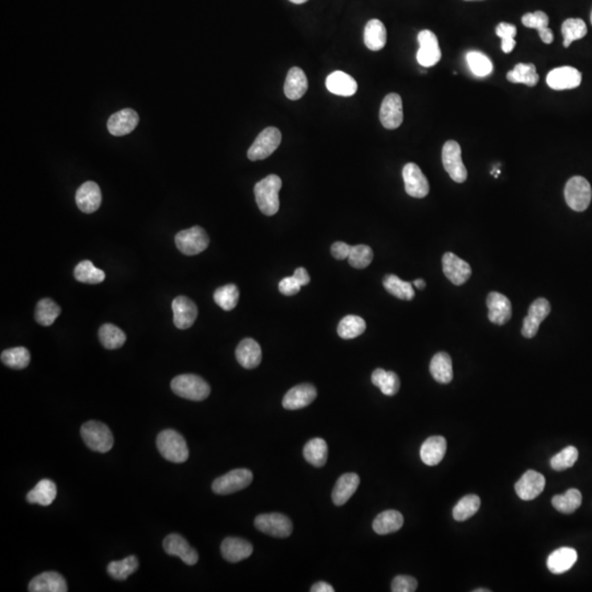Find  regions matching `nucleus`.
<instances>
[{"mask_svg":"<svg viewBox=\"0 0 592 592\" xmlns=\"http://www.w3.org/2000/svg\"><path fill=\"white\" fill-rule=\"evenodd\" d=\"M282 180L277 174H269L258 182L254 189L256 202L264 215L272 216L278 213L280 208L279 191Z\"/></svg>","mask_w":592,"mask_h":592,"instance_id":"nucleus-1","label":"nucleus"},{"mask_svg":"<svg viewBox=\"0 0 592 592\" xmlns=\"http://www.w3.org/2000/svg\"><path fill=\"white\" fill-rule=\"evenodd\" d=\"M157 449L162 458L176 464L186 462L189 458V448L186 439L172 429H167L157 437Z\"/></svg>","mask_w":592,"mask_h":592,"instance_id":"nucleus-2","label":"nucleus"},{"mask_svg":"<svg viewBox=\"0 0 592 592\" xmlns=\"http://www.w3.org/2000/svg\"><path fill=\"white\" fill-rule=\"evenodd\" d=\"M172 392L189 401H202L208 398L211 387L202 377L194 374H182L172 381Z\"/></svg>","mask_w":592,"mask_h":592,"instance_id":"nucleus-3","label":"nucleus"},{"mask_svg":"<svg viewBox=\"0 0 592 592\" xmlns=\"http://www.w3.org/2000/svg\"><path fill=\"white\" fill-rule=\"evenodd\" d=\"M81 434L83 442L95 452H109L114 444V439L110 429L100 421L91 420L83 424L81 426Z\"/></svg>","mask_w":592,"mask_h":592,"instance_id":"nucleus-4","label":"nucleus"},{"mask_svg":"<svg viewBox=\"0 0 592 592\" xmlns=\"http://www.w3.org/2000/svg\"><path fill=\"white\" fill-rule=\"evenodd\" d=\"M565 200L567 206L576 212H584L590 206L592 199L591 186L587 179L575 176L566 184Z\"/></svg>","mask_w":592,"mask_h":592,"instance_id":"nucleus-5","label":"nucleus"},{"mask_svg":"<svg viewBox=\"0 0 592 592\" xmlns=\"http://www.w3.org/2000/svg\"><path fill=\"white\" fill-rule=\"evenodd\" d=\"M177 248L184 255H199L208 247V234L200 226H194L189 230H182L174 237Z\"/></svg>","mask_w":592,"mask_h":592,"instance_id":"nucleus-6","label":"nucleus"},{"mask_svg":"<svg viewBox=\"0 0 592 592\" xmlns=\"http://www.w3.org/2000/svg\"><path fill=\"white\" fill-rule=\"evenodd\" d=\"M281 141V132L277 128L269 126L264 129L248 150V158L252 162L266 160L278 150Z\"/></svg>","mask_w":592,"mask_h":592,"instance_id":"nucleus-7","label":"nucleus"},{"mask_svg":"<svg viewBox=\"0 0 592 592\" xmlns=\"http://www.w3.org/2000/svg\"><path fill=\"white\" fill-rule=\"evenodd\" d=\"M442 162L453 182L463 184L468 179V170L462 160V150L456 141H448L443 145Z\"/></svg>","mask_w":592,"mask_h":592,"instance_id":"nucleus-8","label":"nucleus"},{"mask_svg":"<svg viewBox=\"0 0 592 592\" xmlns=\"http://www.w3.org/2000/svg\"><path fill=\"white\" fill-rule=\"evenodd\" d=\"M251 470L247 468H237L226 473L223 476L216 478L212 484V490L218 495H230L245 490L251 484Z\"/></svg>","mask_w":592,"mask_h":592,"instance_id":"nucleus-9","label":"nucleus"},{"mask_svg":"<svg viewBox=\"0 0 592 592\" xmlns=\"http://www.w3.org/2000/svg\"><path fill=\"white\" fill-rule=\"evenodd\" d=\"M255 526L262 533L274 538H288L293 531L291 520L281 514H260L255 519Z\"/></svg>","mask_w":592,"mask_h":592,"instance_id":"nucleus-10","label":"nucleus"},{"mask_svg":"<svg viewBox=\"0 0 592 592\" xmlns=\"http://www.w3.org/2000/svg\"><path fill=\"white\" fill-rule=\"evenodd\" d=\"M419 49L417 61L424 67H432L440 61L441 49L438 37L430 30H422L418 35Z\"/></svg>","mask_w":592,"mask_h":592,"instance_id":"nucleus-11","label":"nucleus"},{"mask_svg":"<svg viewBox=\"0 0 592 592\" xmlns=\"http://www.w3.org/2000/svg\"><path fill=\"white\" fill-rule=\"evenodd\" d=\"M404 120L403 101L397 93H389L385 97L379 110V121L387 130H396Z\"/></svg>","mask_w":592,"mask_h":592,"instance_id":"nucleus-12","label":"nucleus"},{"mask_svg":"<svg viewBox=\"0 0 592 592\" xmlns=\"http://www.w3.org/2000/svg\"><path fill=\"white\" fill-rule=\"evenodd\" d=\"M403 179L405 182V190L408 196L417 199H422L428 196L430 191L428 179L416 164L408 162L405 165L403 169Z\"/></svg>","mask_w":592,"mask_h":592,"instance_id":"nucleus-13","label":"nucleus"},{"mask_svg":"<svg viewBox=\"0 0 592 592\" xmlns=\"http://www.w3.org/2000/svg\"><path fill=\"white\" fill-rule=\"evenodd\" d=\"M551 313V304L546 299H538L528 309V316L522 326V336L530 338L535 337L542 321Z\"/></svg>","mask_w":592,"mask_h":592,"instance_id":"nucleus-14","label":"nucleus"},{"mask_svg":"<svg viewBox=\"0 0 592 592\" xmlns=\"http://www.w3.org/2000/svg\"><path fill=\"white\" fill-rule=\"evenodd\" d=\"M442 267L444 276L454 285L466 283L472 276V268L468 262L458 258L453 252H446L442 258Z\"/></svg>","mask_w":592,"mask_h":592,"instance_id":"nucleus-15","label":"nucleus"},{"mask_svg":"<svg viewBox=\"0 0 592 592\" xmlns=\"http://www.w3.org/2000/svg\"><path fill=\"white\" fill-rule=\"evenodd\" d=\"M581 78V73L578 69L563 66L550 71L546 77V83L554 90H567L579 87Z\"/></svg>","mask_w":592,"mask_h":592,"instance_id":"nucleus-16","label":"nucleus"},{"mask_svg":"<svg viewBox=\"0 0 592 592\" xmlns=\"http://www.w3.org/2000/svg\"><path fill=\"white\" fill-rule=\"evenodd\" d=\"M514 488L520 499L530 502L543 492L545 488V478L535 470H528L516 483Z\"/></svg>","mask_w":592,"mask_h":592,"instance_id":"nucleus-17","label":"nucleus"},{"mask_svg":"<svg viewBox=\"0 0 592 592\" xmlns=\"http://www.w3.org/2000/svg\"><path fill=\"white\" fill-rule=\"evenodd\" d=\"M164 550L168 555L178 556L187 565H196L199 560L198 552L179 534H169L164 540Z\"/></svg>","mask_w":592,"mask_h":592,"instance_id":"nucleus-18","label":"nucleus"},{"mask_svg":"<svg viewBox=\"0 0 592 592\" xmlns=\"http://www.w3.org/2000/svg\"><path fill=\"white\" fill-rule=\"evenodd\" d=\"M172 312L174 326L182 331L190 328L198 317V307L187 296H177L172 301Z\"/></svg>","mask_w":592,"mask_h":592,"instance_id":"nucleus-19","label":"nucleus"},{"mask_svg":"<svg viewBox=\"0 0 592 592\" xmlns=\"http://www.w3.org/2000/svg\"><path fill=\"white\" fill-rule=\"evenodd\" d=\"M488 319L495 325H504L511 319L512 306L509 299L498 292H492L487 297Z\"/></svg>","mask_w":592,"mask_h":592,"instance_id":"nucleus-20","label":"nucleus"},{"mask_svg":"<svg viewBox=\"0 0 592 592\" xmlns=\"http://www.w3.org/2000/svg\"><path fill=\"white\" fill-rule=\"evenodd\" d=\"M317 397V391L312 384H301L294 386L283 397L284 408L288 410H297L311 405Z\"/></svg>","mask_w":592,"mask_h":592,"instance_id":"nucleus-21","label":"nucleus"},{"mask_svg":"<svg viewBox=\"0 0 592 592\" xmlns=\"http://www.w3.org/2000/svg\"><path fill=\"white\" fill-rule=\"evenodd\" d=\"M102 194L98 184L87 182L79 187L76 192V203L83 213L90 214L100 208Z\"/></svg>","mask_w":592,"mask_h":592,"instance_id":"nucleus-22","label":"nucleus"},{"mask_svg":"<svg viewBox=\"0 0 592 592\" xmlns=\"http://www.w3.org/2000/svg\"><path fill=\"white\" fill-rule=\"evenodd\" d=\"M138 114L132 109H123L113 113L108 120V131L113 136H124L130 134L138 124Z\"/></svg>","mask_w":592,"mask_h":592,"instance_id":"nucleus-23","label":"nucleus"},{"mask_svg":"<svg viewBox=\"0 0 592 592\" xmlns=\"http://www.w3.org/2000/svg\"><path fill=\"white\" fill-rule=\"evenodd\" d=\"M66 580L57 572H45L33 578L29 584L30 592H66Z\"/></svg>","mask_w":592,"mask_h":592,"instance_id":"nucleus-24","label":"nucleus"},{"mask_svg":"<svg viewBox=\"0 0 592 592\" xmlns=\"http://www.w3.org/2000/svg\"><path fill=\"white\" fill-rule=\"evenodd\" d=\"M220 552L224 560L230 563H238L249 557L254 552V547L251 543L244 538H227L222 542Z\"/></svg>","mask_w":592,"mask_h":592,"instance_id":"nucleus-25","label":"nucleus"},{"mask_svg":"<svg viewBox=\"0 0 592 592\" xmlns=\"http://www.w3.org/2000/svg\"><path fill=\"white\" fill-rule=\"evenodd\" d=\"M236 359L242 367L256 369L261 363V347L251 338H246L240 341L236 349Z\"/></svg>","mask_w":592,"mask_h":592,"instance_id":"nucleus-26","label":"nucleus"},{"mask_svg":"<svg viewBox=\"0 0 592 592\" xmlns=\"http://www.w3.org/2000/svg\"><path fill=\"white\" fill-rule=\"evenodd\" d=\"M359 485H360V478L355 473L341 475V478H338L333 494H331L333 504L336 506L345 504L357 492Z\"/></svg>","mask_w":592,"mask_h":592,"instance_id":"nucleus-27","label":"nucleus"},{"mask_svg":"<svg viewBox=\"0 0 592 592\" xmlns=\"http://www.w3.org/2000/svg\"><path fill=\"white\" fill-rule=\"evenodd\" d=\"M446 453V439L440 436L430 437L421 446V461L428 466H436L443 460Z\"/></svg>","mask_w":592,"mask_h":592,"instance_id":"nucleus-28","label":"nucleus"},{"mask_svg":"<svg viewBox=\"0 0 592 592\" xmlns=\"http://www.w3.org/2000/svg\"><path fill=\"white\" fill-rule=\"evenodd\" d=\"M326 87L333 95L343 97L353 96L357 90L355 78L341 71H333L327 77Z\"/></svg>","mask_w":592,"mask_h":592,"instance_id":"nucleus-29","label":"nucleus"},{"mask_svg":"<svg viewBox=\"0 0 592 592\" xmlns=\"http://www.w3.org/2000/svg\"><path fill=\"white\" fill-rule=\"evenodd\" d=\"M578 554L572 547H560L547 558V568L551 573L560 575L566 573L577 562Z\"/></svg>","mask_w":592,"mask_h":592,"instance_id":"nucleus-30","label":"nucleus"},{"mask_svg":"<svg viewBox=\"0 0 592 592\" xmlns=\"http://www.w3.org/2000/svg\"><path fill=\"white\" fill-rule=\"evenodd\" d=\"M309 89L305 73L300 67H292L284 83V93L290 100H299Z\"/></svg>","mask_w":592,"mask_h":592,"instance_id":"nucleus-31","label":"nucleus"},{"mask_svg":"<svg viewBox=\"0 0 592 592\" xmlns=\"http://www.w3.org/2000/svg\"><path fill=\"white\" fill-rule=\"evenodd\" d=\"M404 524V516L397 510H386L379 514L373 521V530L379 535L394 533Z\"/></svg>","mask_w":592,"mask_h":592,"instance_id":"nucleus-32","label":"nucleus"},{"mask_svg":"<svg viewBox=\"0 0 592 592\" xmlns=\"http://www.w3.org/2000/svg\"><path fill=\"white\" fill-rule=\"evenodd\" d=\"M386 28L382 21L369 20L365 28V45L371 51H381L386 45Z\"/></svg>","mask_w":592,"mask_h":592,"instance_id":"nucleus-33","label":"nucleus"},{"mask_svg":"<svg viewBox=\"0 0 592 592\" xmlns=\"http://www.w3.org/2000/svg\"><path fill=\"white\" fill-rule=\"evenodd\" d=\"M57 496V488L55 483L49 480H42L32 490L28 492L27 500L30 504L47 507L53 504Z\"/></svg>","mask_w":592,"mask_h":592,"instance_id":"nucleus-34","label":"nucleus"},{"mask_svg":"<svg viewBox=\"0 0 592 592\" xmlns=\"http://www.w3.org/2000/svg\"><path fill=\"white\" fill-rule=\"evenodd\" d=\"M430 373L440 384H449L453 379L452 359L446 353H437L430 362Z\"/></svg>","mask_w":592,"mask_h":592,"instance_id":"nucleus-35","label":"nucleus"},{"mask_svg":"<svg viewBox=\"0 0 592 592\" xmlns=\"http://www.w3.org/2000/svg\"><path fill=\"white\" fill-rule=\"evenodd\" d=\"M304 458L309 464L321 468L328 458V446L324 439L315 438L306 443L303 450Z\"/></svg>","mask_w":592,"mask_h":592,"instance_id":"nucleus-36","label":"nucleus"},{"mask_svg":"<svg viewBox=\"0 0 592 592\" xmlns=\"http://www.w3.org/2000/svg\"><path fill=\"white\" fill-rule=\"evenodd\" d=\"M373 384L381 389V392L386 396H394L398 393L401 389V381L398 375L392 371H385L383 369H377L372 373Z\"/></svg>","mask_w":592,"mask_h":592,"instance_id":"nucleus-37","label":"nucleus"},{"mask_svg":"<svg viewBox=\"0 0 592 592\" xmlns=\"http://www.w3.org/2000/svg\"><path fill=\"white\" fill-rule=\"evenodd\" d=\"M383 285L389 294L404 301H411L415 297V290L410 282L403 281L394 274H389L383 279Z\"/></svg>","mask_w":592,"mask_h":592,"instance_id":"nucleus-38","label":"nucleus"},{"mask_svg":"<svg viewBox=\"0 0 592 592\" xmlns=\"http://www.w3.org/2000/svg\"><path fill=\"white\" fill-rule=\"evenodd\" d=\"M581 502H583L581 492L573 488V490H567L564 495L554 496L553 499H552V504L557 511L570 514L575 512L581 506Z\"/></svg>","mask_w":592,"mask_h":592,"instance_id":"nucleus-39","label":"nucleus"},{"mask_svg":"<svg viewBox=\"0 0 592 592\" xmlns=\"http://www.w3.org/2000/svg\"><path fill=\"white\" fill-rule=\"evenodd\" d=\"M99 339L103 347L109 350H115L122 347L126 341V336L122 329L112 324H105L99 329Z\"/></svg>","mask_w":592,"mask_h":592,"instance_id":"nucleus-40","label":"nucleus"},{"mask_svg":"<svg viewBox=\"0 0 592 592\" xmlns=\"http://www.w3.org/2000/svg\"><path fill=\"white\" fill-rule=\"evenodd\" d=\"M367 329V323L360 316L348 315L341 319L338 325V335L339 337L349 341L353 338L362 335Z\"/></svg>","mask_w":592,"mask_h":592,"instance_id":"nucleus-41","label":"nucleus"},{"mask_svg":"<svg viewBox=\"0 0 592 592\" xmlns=\"http://www.w3.org/2000/svg\"><path fill=\"white\" fill-rule=\"evenodd\" d=\"M73 276L77 281L87 284L101 283L105 279V272L95 267L93 262L89 260L79 262L73 270Z\"/></svg>","mask_w":592,"mask_h":592,"instance_id":"nucleus-42","label":"nucleus"},{"mask_svg":"<svg viewBox=\"0 0 592 592\" xmlns=\"http://www.w3.org/2000/svg\"><path fill=\"white\" fill-rule=\"evenodd\" d=\"M507 79L510 83H524L526 86L534 87L538 83V73H536V67L534 64H516L512 71L507 73Z\"/></svg>","mask_w":592,"mask_h":592,"instance_id":"nucleus-43","label":"nucleus"},{"mask_svg":"<svg viewBox=\"0 0 592 592\" xmlns=\"http://www.w3.org/2000/svg\"><path fill=\"white\" fill-rule=\"evenodd\" d=\"M587 32V25H586L584 20L577 19V18H570V19L565 20L563 25H562L564 47H569L574 41L585 37Z\"/></svg>","mask_w":592,"mask_h":592,"instance_id":"nucleus-44","label":"nucleus"},{"mask_svg":"<svg viewBox=\"0 0 592 592\" xmlns=\"http://www.w3.org/2000/svg\"><path fill=\"white\" fill-rule=\"evenodd\" d=\"M138 568L136 556L131 555L124 560H114L108 565V574L115 580L128 579Z\"/></svg>","mask_w":592,"mask_h":592,"instance_id":"nucleus-45","label":"nucleus"},{"mask_svg":"<svg viewBox=\"0 0 592 592\" xmlns=\"http://www.w3.org/2000/svg\"><path fill=\"white\" fill-rule=\"evenodd\" d=\"M30 360H31V355L25 347L11 348L1 353V362L11 369H25L29 365Z\"/></svg>","mask_w":592,"mask_h":592,"instance_id":"nucleus-46","label":"nucleus"},{"mask_svg":"<svg viewBox=\"0 0 592 592\" xmlns=\"http://www.w3.org/2000/svg\"><path fill=\"white\" fill-rule=\"evenodd\" d=\"M480 497L476 495H468L463 497L462 499L453 508V518L456 521H465L474 516L480 509Z\"/></svg>","mask_w":592,"mask_h":592,"instance_id":"nucleus-47","label":"nucleus"},{"mask_svg":"<svg viewBox=\"0 0 592 592\" xmlns=\"http://www.w3.org/2000/svg\"><path fill=\"white\" fill-rule=\"evenodd\" d=\"M61 314V307L51 299H43L37 303L35 309V319L42 326L54 324Z\"/></svg>","mask_w":592,"mask_h":592,"instance_id":"nucleus-48","label":"nucleus"},{"mask_svg":"<svg viewBox=\"0 0 592 592\" xmlns=\"http://www.w3.org/2000/svg\"><path fill=\"white\" fill-rule=\"evenodd\" d=\"M239 300V291L235 284H227L214 292V301L224 311L235 309Z\"/></svg>","mask_w":592,"mask_h":592,"instance_id":"nucleus-49","label":"nucleus"},{"mask_svg":"<svg viewBox=\"0 0 592 592\" xmlns=\"http://www.w3.org/2000/svg\"><path fill=\"white\" fill-rule=\"evenodd\" d=\"M466 61H468V67H470V71H472L475 76H488L490 73H492V69H494L492 61L484 53H480V52H468V54H466Z\"/></svg>","mask_w":592,"mask_h":592,"instance_id":"nucleus-50","label":"nucleus"},{"mask_svg":"<svg viewBox=\"0 0 592 592\" xmlns=\"http://www.w3.org/2000/svg\"><path fill=\"white\" fill-rule=\"evenodd\" d=\"M578 456H579V452L575 446H567L552 458V468L557 472H562V470L573 468L574 464L577 462Z\"/></svg>","mask_w":592,"mask_h":592,"instance_id":"nucleus-51","label":"nucleus"},{"mask_svg":"<svg viewBox=\"0 0 592 592\" xmlns=\"http://www.w3.org/2000/svg\"><path fill=\"white\" fill-rule=\"evenodd\" d=\"M351 267L365 269L373 260L372 248L367 245L351 246L350 255L348 257Z\"/></svg>","mask_w":592,"mask_h":592,"instance_id":"nucleus-52","label":"nucleus"},{"mask_svg":"<svg viewBox=\"0 0 592 592\" xmlns=\"http://www.w3.org/2000/svg\"><path fill=\"white\" fill-rule=\"evenodd\" d=\"M497 37H499L502 41V49L504 53L508 54L514 51L516 47V28L511 23H502L497 25Z\"/></svg>","mask_w":592,"mask_h":592,"instance_id":"nucleus-53","label":"nucleus"},{"mask_svg":"<svg viewBox=\"0 0 592 592\" xmlns=\"http://www.w3.org/2000/svg\"><path fill=\"white\" fill-rule=\"evenodd\" d=\"M522 23H523L524 27L536 29L538 32L540 33L547 29L550 19L543 11H536V13H526L522 17Z\"/></svg>","mask_w":592,"mask_h":592,"instance_id":"nucleus-54","label":"nucleus"},{"mask_svg":"<svg viewBox=\"0 0 592 592\" xmlns=\"http://www.w3.org/2000/svg\"><path fill=\"white\" fill-rule=\"evenodd\" d=\"M418 587V583L414 577L401 575L394 578L392 583L393 592H414Z\"/></svg>","mask_w":592,"mask_h":592,"instance_id":"nucleus-55","label":"nucleus"},{"mask_svg":"<svg viewBox=\"0 0 592 592\" xmlns=\"http://www.w3.org/2000/svg\"><path fill=\"white\" fill-rule=\"evenodd\" d=\"M301 288V284H300L299 281L294 278V276H292V277L284 278V279H282L279 283L280 292H281L283 295L287 296L295 295V294L299 293Z\"/></svg>","mask_w":592,"mask_h":592,"instance_id":"nucleus-56","label":"nucleus"},{"mask_svg":"<svg viewBox=\"0 0 592 592\" xmlns=\"http://www.w3.org/2000/svg\"><path fill=\"white\" fill-rule=\"evenodd\" d=\"M351 246L343 242H337L331 246V255L338 260L348 259L350 255Z\"/></svg>","mask_w":592,"mask_h":592,"instance_id":"nucleus-57","label":"nucleus"},{"mask_svg":"<svg viewBox=\"0 0 592 592\" xmlns=\"http://www.w3.org/2000/svg\"><path fill=\"white\" fill-rule=\"evenodd\" d=\"M294 278H295L299 283L301 284L302 287H305L307 284L309 283L311 281V278H309V272L306 271L305 268H297V269L294 271Z\"/></svg>","mask_w":592,"mask_h":592,"instance_id":"nucleus-58","label":"nucleus"},{"mask_svg":"<svg viewBox=\"0 0 592 592\" xmlns=\"http://www.w3.org/2000/svg\"><path fill=\"white\" fill-rule=\"evenodd\" d=\"M312 592H333L335 589H333V586L329 585V584L325 583V581H319V583H316L313 587L311 588Z\"/></svg>","mask_w":592,"mask_h":592,"instance_id":"nucleus-59","label":"nucleus"},{"mask_svg":"<svg viewBox=\"0 0 592 592\" xmlns=\"http://www.w3.org/2000/svg\"><path fill=\"white\" fill-rule=\"evenodd\" d=\"M538 35H540V37H541L542 41H543L544 43H545V45H551V43H553V31H552V30L550 29V28H547V29L544 30V31H542V32L538 33Z\"/></svg>","mask_w":592,"mask_h":592,"instance_id":"nucleus-60","label":"nucleus"},{"mask_svg":"<svg viewBox=\"0 0 592 592\" xmlns=\"http://www.w3.org/2000/svg\"><path fill=\"white\" fill-rule=\"evenodd\" d=\"M413 285H415V288H417V289L424 290L425 288H426V282H425L422 279H417L415 280Z\"/></svg>","mask_w":592,"mask_h":592,"instance_id":"nucleus-61","label":"nucleus"},{"mask_svg":"<svg viewBox=\"0 0 592 592\" xmlns=\"http://www.w3.org/2000/svg\"><path fill=\"white\" fill-rule=\"evenodd\" d=\"M289 1L295 4V5H301V4L306 3V1H309V0H289Z\"/></svg>","mask_w":592,"mask_h":592,"instance_id":"nucleus-62","label":"nucleus"},{"mask_svg":"<svg viewBox=\"0 0 592 592\" xmlns=\"http://www.w3.org/2000/svg\"><path fill=\"white\" fill-rule=\"evenodd\" d=\"M490 589H476L474 590V592H490Z\"/></svg>","mask_w":592,"mask_h":592,"instance_id":"nucleus-63","label":"nucleus"},{"mask_svg":"<svg viewBox=\"0 0 592 592\" xmlns=\"http://www.w3.org/2000/svg\"><path fill=\"white\" fill-rule=\"evenodd\" d=\"M590 21H591V25H592V11H591V16H590Z\"/></svg>","mask_w":592,"mask_h":592,"instance_id":"nucleus-64","label":"nucleus"}]
</instances>
